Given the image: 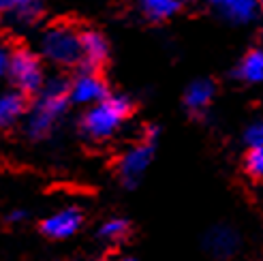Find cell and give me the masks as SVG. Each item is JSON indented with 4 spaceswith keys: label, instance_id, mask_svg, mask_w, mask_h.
Returning a JSON list of instances; mask_svg holds the SVG:
<instances>
[{
    "label": "cell",
    "instance_id": "1",
    "mask_svg": "<svg viewBox=\"0 0 263 261\" xmlns=\"http://www.w3.org/2000/svg\"><path fill=\"white\" fill-rule=\"evenodd\" d=\"M69 84L64 80H49L45 86H41V97L28 118V135L32 139L47 137L60 116L69 107Z\"/></svg>",
    "mask_w": 263,
    "mask_h": 261
},
{
    "label": "cell",
    "instance_id": "2",
    "mask_svg": "<svg viewBox=\"0 0 263 261\" xmlns=\"http://www.w3.org/2000/svg\"><path fill=\"white\" fill-rule=\"evenodd\" d=\"M128 114H130V101L126 97L107 95L84 114L82 128L92 139H105L116 133Z\"/></svg>",
    "mask_w": 263,
    "mask_h": 261
},
{
    "label": "cell",
    "instance_id": "3",
    "mask_svg": "<svg viewBox=\"0 0 263 261\" xmlns=\"http://www.w3.org/2000/svg\"><path fill=\"white\" fill-rule=\"evenodd\" d=\"M41 49H43V56L56 64H62V67L75 64L82 60L80 32L67 24L51 26L41 39Z\"/></svg>",
    "mask_w": 263,
    "mask_h": 261
},
{
    "label": "cell",
    "instance_id": "4",
    "mask_svg": "<svg viewBox=\"0 0 263 261\" xmlns=\"http://www.w3.org/2000/svg\"><path fill=\"white\" fill-rule=\"evenodd\" d=\"M9 75L13 84L20 88L22 95L39 92L43 86V69L39 58L28 49H17L11 54L9 60Z\"/></svg>",
    "mask_w": 263,
    "mask_h": 261
},
{
    "label": "cell",
    "instance_id": "5",
    "mask_svg": "<svg viewBox=\"0 0 263 261\" xmlns=\"http://www.w3.org/2000/svg\"><path fill=\"white\" fill-rule=\"evenodd\" d=\"M152 154H154V146L152 141H146V143H139V146L130 148L120 161V180L126 189H133L139 184V180L143 176V172L148 169V165L152 163Z\"/></svg>",
    "mask_w": 263,
    "mask_h": 261
},
{
    "label": "cell",
    "instance_id": "6",
    "mask_svg": "<svg viewBox=\"0 0 263 261\" xmlns=\"http://www.w3.org/2000/svg\"><path fill=\"white\" fill-rule=\"evenodd\" d=\"M69 97L71 101L80 103V105H95L107 97V86L97 73L86 71L77 75L73 84H69Z\"/></svg>",
    "mask_w": 263,
    "mask_h": 261
},
{
    "label": "cell",
    "instance_id": "7",
    "mask_svg": "<svg viewBox=\"0 0 263 261\" xmlns=\"http://www.w3.org/2000/svg\"><path fill=\"white\" fill-rule=\"evenodd\" d=\"M82 223H84L82 212L75 210V208H67V210H60L56 214L47 216L41 223V231L47 238L62 240V238L73 236V233L82 227Z\"/></svg>",
    "mask_w": 263,
    "mask_h": 261
},
{
    "label": "cell",
    "instance_id": "8",
    "mask_svg": "<svg viewBox=\"0 0 263 261\" xmlns=\"http://www.w3.org/2000/svg\"><path fill=\"white\" fill-rule=\"evenodd\" d=\"M240 246V236L238 231L229 225H216L210 229L208 238H205V249L208 253L216 257V259H225L231 257Z\"/></svg>",
    "mask_w": 263,
    "mask_h": 261
},
{
    "label": "cell",
    "instance_id": "9",
    "mask_svg": "<svg viewBox=\"0 0 263 261\" xmlns=\"http://www.w3.org/2000/svg\"><path fill=\"white\" fill-rule=\"evenodd\" d=\"M80 41H82V60L86 62V67L95 69L99 64H103L107 60L109 54V45L105 41V36L97 30H88L80 34Z\"/></svg>",
    "mask_w": 263,
    "mask_h": 261
},
{
    "label": "cell",
    "instance_id": "10",
    "mask_svg": "<svg viewBox=\"0 0 263 261\" xmlns=\"http://www.w3.org/2000/svg\"><path fill=\"white\" fill-rule=\"evenodd\" d=\"M205 3L214 7L225 20L238 24L253 20L257 11V0H205Z\"/></svg>",
    "mask_w": 263,
    "mask_h": 261
},
{
    "label": "cell",
    "instance_id": "11",
    "mask_svg": "<svg viewBox=\"0 0 263 261\" xmlns=\"http://www.w3.org/2000/svg\"><path fill=\"white\" fill-rule=\"evenodd\" d=\"M214 92H216V86L210 80H197L186 88V92H184V105L193 114H201L203 109H208L210 103H212Z\"/></svg>",
    "mask_w": 263,
    "mask_h": 261
},
{
    "label": "cell",
    "instance_id": "12",
    "mask_svg": "<svg viewBox=\"0 0 263 261\" xmlns=\"http://www.w3.org/2000/svg\"><path fill=\"white\" fill-rule=\"evenodd\" d=\"M41 0H0V13H11L22 24H32L41 17Z\"/></svg>",
    "mask_w": 263,
    "mask_h": 261
},
{
    "label": "cell",
    "instance_id": "13",
    "mask_svg": "<svg viewBox=\"0 0 263 261\" xmlns=\"http://www.w3.org/2000/svg\"><path fill=\"white\" fill-rule=\"evenodd\" d=\"M235 77L246 84H257L263 82V51L253 49L240 60V64L235 67Z\"/></svg>",
    "mask_w": 263,
    "mask_h": 261
},
{
    "label": "cell",
    "instance_id": "14",
    "mask_svg": "<svg viewBox=\"0 0 263 261\" xmlns=\"http://www.w3.org/2000/svg\"><path fill=\"white\" fill-rule=\"evenodd\" d=\"M137 3H139L141 11L146 13L150 20H156V22L176 15L182 5L180 0H137Z\"/></svg>",
    "mask_w": 263,
    "mask_h": 261
},
{
    "label": "cell",
    "instance_id": "15",
    "mask_svg": "<svg viewBox=\"0 0 263 261\" xmlns=\"http://www.w3.org/2000/svg\"><path fill=\"white\" fill-rule=\"evenodd\" d=\"M24 107H26V101L22 92H9L5 97H0V126L11 124L15 118H20Z\"/></svg>",
    "mask_w": 263,
    "mask_h": 261
},
{
    "label": "cell",
    "instance_id": "16",
    "mask_svg": "<svg viewBox=\"0 0 263 261\" xmlns=\"http://www.w3.org/2000/svg\"><path fill=\"white\" fill-rule=\"evenodd\" d=\"M128 233V223L124 218H109L107 223H103L99 229V236L107 242H118Z\"/></svg>",
    "mask_w": 263,
    "mask_h": 261
},
{
    "label": "cell",
    "instance_id": "17",
    "mask_svg": "<svg viewBox=\"0 0 263 261\" xmlns=\"http://www.w3.org/2000/svg\"><path fill=\"white\" fill-rule=\"evenodd\" d=\"M246 172L253 178H263V146H253L246 154Z\"/></svg>",
    "mask_w": 263,
    "mask_h": 261
},
{
    "label": "cell",
    "instance_id": "18",
    "mask_svg": "<svg viewBox=\"0 0 263 261\" xmlns=\"http://www.w3.org/2000/svg\"><path fill=\"white\" fill-rule=\"evenodd\" d=\"M246 141H248V146H263V120H257L253 122L251 126L246 128Z\"/></svg>",
    "mask_w": 263,
    "mask_h": 261
},
{
    "label": "cell",
    "instance_id": "19",
    "mask_svg": "<svg viewBox=\"0 0 263 261\" xmlns=\"http://www.w3.org/2000/svg\"><path fill=\"white\" fill-rule=\"evenodd\" d=\"M9 60H11V56H9V51H5V49H0V77H3L5 73H9Z\"/></svg>",
    "mask_w": 263,
    "mask_h": 261
},
{
    "label": "cell",
    "instance_id": "20",
    "mask_svg": "<svg viewBox=\"0 0 263 261\" xmlns=\"http://www.w3.org/2000/svg\"><path fill=\"white\" fill-rule=\"evenodd\" d=\"M26 216V212H22V210H15V212H11L9 214V220H22Z\"/></svg>",
    "mask_w": 263,
    "mask_h": 261
},
{
    "label": "cell",
    "instance_id": "21",
    "mask_svg": "<svg viewBox=\"0 0 263 261\" xmlns=\"http://www.w3.org/2000/svg\"><path fill=\"white\" fill-rule=\"evenodd\" d=\"M116 261H135V259H128V257H124V259H116Z\"/></svg>",
    "mask_w": 263,
    "mask_h": 261
}]
</instances>
